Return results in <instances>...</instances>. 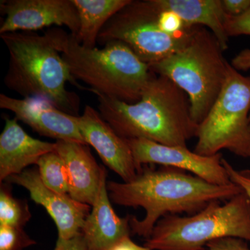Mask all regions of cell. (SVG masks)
<instances>
[{"instance_id":"8fae6325","label":"cell","mask_w":250,"mask_h":250,"mask_svg":"<svg viewBox=\"0 0 250 250\" xmlns=\"http://www.w3.org/2000/svg\"><path fill=\"white\" fill-rule=\"evenodd\" d=\"M4 182L27 189L31 200L45 208L57 225V244H62L81 232L90 214V206L76 201L68 194L59 193L46 187L39 170H24L8 177Z\"/></svg>"},{"instance_id":"4dcf8cb0","label":"cell","mask_w":250,"mask_h":250,"mask_svg":"<svg viewBox=\"0 0 250 250\" xmlns=\"http://www.w3.org/2000/svg\"><path fill=\"white\" fill-rule=\"evenodd\" d=\"M249 118H250V116H249Z\"/></svg>"},{"instance_id":"9a60e30c","label":"cell","mask_w":250,"mask_h":250,"mask_svg":"<svg viewBox=\"0 0 250 250\" xmlns=\"http://www.w3.org/2000/svg\"><path fill=\"white\" fill-rule=\"evenodd\" d=\"M56 143L34 139L22 129L17 118L6 119L0 135V181L21 173L37 164L42 156L55 151Z\"/></svg>"},{"instance_id":"5b68a950","label":"cell","mask_w":250,"mask_h":250,"mask_svg":"<svg viewBox=\"0 0 250 250\" xmlns=\"http://www.w3.org/2000/svg\"><path fill=\"white\" fill-rule=\"evenodd\" d=\"M223 52L211 31L195 26L182 49L149 65L151 71L170 79L187 93L192 120L197 125L208 114L226 80L229 62Z\"/></svg>"},{"instance_id":"ffe728a7","label":"cell","mask_w":250,"mask_h":250,"mask_svg":"<svg viewBox=\"0 0 250 250\" xmlns=\"http://www.w3.org/2000/svg\"><path fill=\"white\" fill-rule=\"evenodd\" d=\"M31 218L27 202L13 196L9 185L1 183L0 225L24 228Z\"/></svg>"},{"instance_id":"30bf717a","label":"cell","mask_w":250,"mask_h":250,"mask_svg":"<svg viewBox=\"0 0 250 250\" xmlns=\"http://www.w3.org/2000/svg\"><path fill=\"white\" fill-rule=\"evenodd\" d=\"M6 15L0 35L39 30L52 25L65 26L70 34L80 31L78 11L72 0H6L1 1Z\"/></svg>"},{"instance_id":"4316f807","label":"cell","mask_w":250,"mask_h":250,"mask_svg":"<svg viewBox=\"0 0 250 250\" xmlns=\"http://www.w3.org/2000/svg\"><path fill=\"white\" fill-rule=\"evenodd\" d=\"M56 246L59 250H89L82 232L77 233L69 241L62 244H57Z\"/></svg>"},{"instance_id":"ac0fdd59","label":"cell","mask_w":250,"mask_h":250,"mask_svg":"<svg viewBox=\"0 0 250 250\" xmlns=\"http://www.w3.org/2000/svg\"><path fill=\"white\" fill-rule=\"evenodd\" d=\"M80 18V31L74 36L88 48H95L100 31L116 13L131 0H72Z\"/></svg>"},{"instance_id":"d6986e66","label":"cell","mask_w":250,"mask_h":250,"mask_svg":"<svg viewBox=\"0 0 250 250\" xmlns=\"http://www.w3.org/2000/svg\"><path fill=\"white\" fill-rule=\"evenodd\" d=\"M36 165L41 180L46 187L59 193H69L66 166L56 149L42 156Z\"/></svg>"},{"instance_id":"f1b7e54d","label":"cell","mask_w":250,"mask_h":250,"mask_svg":"<svg viewBox=\"0 0 250 250\" xmlns=\"http://www.w3.org/2000/svg\"><path fill=\"white\" fill-rule=\"evenodd\" d=\"M110 250H151L146 246H141L136 244L131 240L130 236H126L121 240L116 246Z\"/></svg>"},{"instance_id":"cb8c5ba5","label":"cell","mask_w":250,"mask_h":250,"mask_svg":"<svg viewBox=\"0 0 250 250\" xmlns=\"http://www.w3.org/2000/svg\"><path fill=\"white\" fill-rule=\"evenodd\" d=\"M223 164L231 182L241 188L250 202V170H236L225 159H223Z\"/></svg>"},{"instance_id":"2e32d148","label":"cell","mask_w":250,"mask_h":250,"mask_svg":"<svg viewBox=\"0 0 250 250\" xmlns=\"http://www.w3.org/2000/svg\"><path fill=\"white\" fill-rule=\"evenodd\" d=\"M106 176L92 210L81 230L89 250H110L121 240L130 236V215L120 218L112 207L106 188Z\"/></svg>"},{"instance_id":"9c48e42d","label":"cell","mask_w":250,"mask_h":250,"mask_svg":"<svg viewBox=\"0 0 250 250\" xmlns=\"http://www.w3.org/2000/svg\"><path fill=\"white\" fill-rule=\"evenodd\" d=\"M136 164H158L187 171L208 183L225 186L232 183L223 164L220 153L202 156L187 147L169 146L145 139H126Z\"/></svg>"},{"instance_id":"484cf974","label":"cell","mask_w":250,"mask_h":250,"mask_svg":"<svg viewBox=\"0 0 250 250\" xmlns=\"http://www.w3.org/2000/svg\"><path fill=\"white\" fill-rule=\"evenodd\" d=\"M224 11L230 16L244 14L250 7V0H222Z\"/></svg>"},{"instance_id":"f546056e","label":"cell","mask_w":250,"mask_h":250,"mask_svg":"<svg viewBox=\"0 0 250 250\" xmlns=\"http://www.w3.org/2000/svg\"><path fill=\"white\" fill-rule=\"evenodd\" d=\"M53 250H59V248H57V246L55 247V248H54V249Z\"/></svg>"},{"instance_id":"52a82bcc","label":"cell","mask_w":250,"mask_h":250,"mask_svg":"<svg viewBox=\"0 0 250 250\" xmlns=\"http://www.w3.org/2000/svg\"><path fill=\"white\" fill-rule=\"evenodd\" d=\"M250 77L229 64L221 91L198 125L194 152L213 156L223 149L250 157Z\"/></svg>"},{"instance_id":"277c9868","label":"cell","mask_w":250,"mask_h":250,"mask_svg":"<svg viewBox=\"0 0 250 250\" xmlns=\"http://www.w3.org/2000/svg\"><path fill=\"white\" fill-rule=\"evenodd\" d=\"M1 39L9 54L6 86L24 98L45 99L78 116V97L66 89L67 82H76L49 36L18 31L1 34Z\"/></svg>"},{"instance_id":"5bb4252c","label":"cell","mask_w":250,"mask_h":250,"mask_svg":"<svg viewBox=\"0 0 250 250\" xmlns=\"http://www.w3.org/2000/svg\"><path fill=\"white\" fill-rule=\"evenodd\" d=\"M56 152L66 166L69 178L68 195L77 202L93 207L107 175L92 155L88 145L73 141H57Z\"/></svg>"},{"instance_id":"3957f363","label":"cell","mask_w":250,"mask_h":250,"mask_svg":"<svg viewBox=\"0 0 250 250\" xmlns=\"http://www.w3.org/2000/svg\"><path fill=\"white\" fill-rule=\"evenodd\" d=\"M75 80L96 92L126 103L139 102L154 72L149 65L119 41H111L103 49L88 48L72 34L62 29L46 31Z\"/></svg>"},{"instance_id":"7c38bea8","label":"cell","mask_w":250,"mask_h":250,"mask_svg":"<svg viewBox=\"0 0 250 250\" xmlns=\"http://www.w3.org/2000/svg\"><path fill=\"white\" fill-rule=\"evenodd\" d=\"M0 108L12 112L18 121L27 125L41 136L57 141L86 144L79 129L77 116L62 111L45 99H17L1 93Z\"/></svg>"},{"instance_id":"83f0119b","label":"cell","mask_w":250,"mask_h":250,"mask_svg":"<svg viewBox=\"0 0 250 250\" xmlns=\"http://www.w3.org/2000/svg\"><path fill=\"white\" fill-rule=\"evenodd\" d=\"M231 65L238 70H250V49H246L239 52L232 59Z\"/></svg>"},{"instance_id":"e0dca14e","label":"cell","mask_w":250,"mask_h":250,"mask_svg":"<svg viewBox=\"0 0 250 250\" xmlns=\"http://www.w3.org/2000/svg\"><path fill=\"white\" fill-rule=\"evenodd\" d=\"M161 11H171L179 15L188 25L207 28L218 39L222 49L228 47L225 31L227 14L222 0H154Z\"/></svg>"},{"instance_id":"8992f818","label":"cell","mask_w":250,"mask_h":250,"mask_svg":"<svg viewBox=\"0 0 250 250\" xmlns=\"http://www.w3.org/2000/svg\"><path fill=\"white\" fill-rule=\"evenodd\" d=\"M226 237L250 243V202L243 191L225 204L211 202L193 215L161 218L144 246L151 250H204L210 242Z\"/></svg>"},{"instance_id":"4fadbf2b","label":"cell","mask_w":250,"mask_h":250,"mask_svg":"<svg viewBox=\"0 0 250 250\" xmlns=\"http://www.w3.org/2000/svg\"><path fill=\"white\" fill-rule=\"evenodd\" d=\"M77 121L86 144L96 150L104 164L123 182L136 177L142 168L136 164L126 139L117 134L99 111L86 105L82 115L77 117Z\"/></svg>"},{"instance_id":"7402d4cb","label":"cell","mask_w":250,"mask_h":250,"mask_svg":"<svg viewBox=\"0 0 250 250\" xmlns=\"http://www.w3.org/2000/svg\"><path fill=\"white\" fill-rule=\"evenodd\" d=\"M158 23L161 31L172 36L182 35L193 27L187 24L179 15L171 11L160 10Z\"/></svg>"},{"instance_id":"603a6c76","label":"cell","mask_w":250,"mask_h":250,"mask_svg":"<svg viewBox=\"0 0 250 250\" xmlns=\"http://www.w3.org/2000/svg\"><path fill=\"white\" fill-rule=\"evenodd\" d=\"M225 27L228 37L250 36V7L241 16L233 17L227 15Z\"/></svg>"},{"instance_id":"7a4b0ae2","label":"cell","mask_w":250,"mask_h":250,"mask_svg":"<svg viewBox=\"0 0 250 250\" xmlns=\"http://www.w3.org/2000/svg\"><path fill=\"white\" fill-rule=\"evenodd\" d=\"M93 93L100 116L123 139L187 147L188 141L196 137L198 125L192 120L188 97L167 77L154 73L137 103Z\"/></svg>"},{"instance_id":"44dd1931","label":"cell","mask_w":250,"mask_h":250,"mask_svg":"<svg viewBox=\"0 0 250 250\" xmlns=\"http://www.w3.org/2000/svg\"><path fill=\"white\" fill-rule=\"evenodd\" d=\"M36 244L24 229L0 225V250H24Z\"/></svg>"},{"instance_id":"d4e9b609","label":"cell","mask_w":250,"mask_h":250,"mask_svg":"<svg viewBox=\"0 0 250 250\" xmlns=\"http://www.w3.org/2000/svg\"><path fill=\"white\" fill-rule=\"evenodd\" d=\"M207 248L208 250H250L246 241L233 237L215 240L208 243Z\"/></svg>"},{"instance_id":"6da1fadb","label":"cell","mask_w":250,"mask_h":250,"mask_svg":"<svg viewBox=\"0 0 250 250\" xmlns=\"http://www.w3.org/2000/svg\"><path fill=\"white\" fill-rule=\"evenodd\" d=\"M113 203L142 207V220L130 216L131 232L147 239L156 223L167 215H193L213 202L228 201L243 192L236 184L219 186L197 176L170 167H145L128 182L106 183Z\"/></svg>"},{"instance_id":"ba28073f","label":"cell","mask_w":250,"mask_h":250,"mask_svg":"<svg viewBox=\"0 0 250 250\" xmlns=\"http://www.w3.org/2000/svg\"><path fill=\"white\" fill-rule=\"evenodd\" d=\"M159 13L154 0H131L105 24L98 44L123 42L148 65L172 55L188 42L195 26L182 35H169L159 27Z\"/></svg>"}]
</instances>
